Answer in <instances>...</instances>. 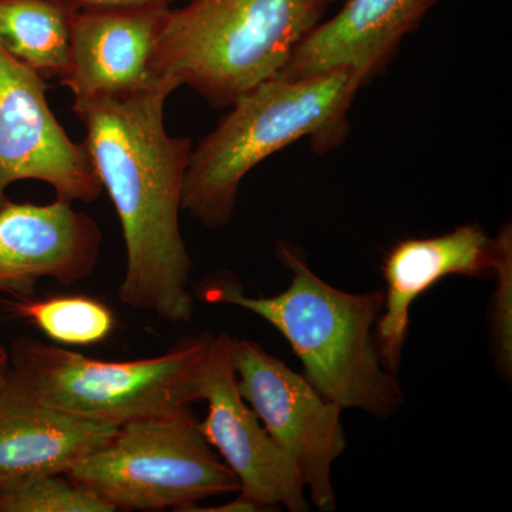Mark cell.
<instances>
[{
    "label": "cell",
    "mask_w": 512,
    "mask_h": 512,
    "mask_svg": "<svg viewBox=\"0 0 512 512\" xmlns=\"http://www.w3.org/2000/svg\"><path fill=\"white\" fill-rule=\"evenodd\" d=\"M175 90L161 80L137 92L73 100L72 110L86 128L84 146L123 229L127 262L120 302L187 323L194 315V262L180 212L192 141L165 128V101Z\"/></svg>",
    "instance_id": "cell-1"
},
{
    "label": "cell",
    "mask_w": 512,
    "mask_h": 512,
    "mask_svg": "<svg viewBox=\"0 0 512 512\" xmlns=\"http://www.w3.org/2000/svg\"><path fill=\"white\" fill-rule=\"evenodd\" d=\"M276 256L292 275L279 295L254 298L232 272L218 271L198 286V296L245 309L274 326L301 360L306 379L329 402L380 419L392 416L404 394L380 360L373 332L384 292L340 291L319 278L302 249L289 242H278Z\"/></svg>",
    "instance_id": "cell-2"
},
{
    "label": "cell",
    "mask_w": 512,
    "mask_h": 512,
    "mask_svg": "<svg viewBox=\"0 0 512 512\" xmlns=\"http://www.w3.org/2000/svg\"><path fill=\"white\" fill-rule=\"evenodd\" d=\"M362 87L352 70L339 69L295 80L275 76L242 94L192 147L183 211L207 228L228 225L239 185L265 158L302 138L315 153L335 150L348 138L349 110Z\"/></svg>",
    "instance_id": "cell-3"
},
{
    "label": "cell",
    "mask_w": 512,
    "mask_h": 512,
    "mask_svg": "<svg viewBox=\"0 0 512 512\" xmlns=\"http://www.w3.org/2000/svg\"><path fill=\"white\" fill-rule=\"evenodd\" d=\"M332 0H188L168 9L151 72L214 109L278 76Z\"/></svg>",
    "instance_id": "cell-4"
},
{
    "label": "cell",
    "mask_w": 512,
    "mask_h": 512,
    "mask_svg": "<svg viewBox=\"0 0 512 512\" xmlns=\"http://www.w3.org/2000/svg\"><path fill=\"white\" fill-rule=\"evenodd\" d=\"M211 339L205 333L164 355L109 362L19 336L8 348V382L47 407L119 427L198 402Z\"/></svg>",
    "instance_id": "cell-5"
},
{
    "label": "cell",
    "mask_w": 512,
    "mask_h": 512,
    "mask_svg": "<svg viewBox=\"0 0 512 512\" xmlns=\"http://www.w3.org/2000/svg\"><path fill=\"white\" fill-rule=\"evenodd\" d=\"M66 476L116 511H187L241 488L202 436L191 406L121 424Z\"/></svg>",
    "instance_id": "cell-6"
},
{
    "label": "cell",
    "mask_w": 512,
    "mask_h": 512,
    "mask_svg": "<svg viewBox=\"0 0 512 512\" xmlns=\"http://www.w3.org/2000/svg\"><path fill=\"white\" fill-rule=\"evenodd\" d=\"M231 357L239 393L298 468L313 505L332 511L335 491L330 473L346 448L342 407L254 340L231 338Z\"/></svg>",
    "instance_id": "cell-7"
},
{
    "label": "cell",
    "mask_w": 512,
    "mask_h": 512,
    "mask_svg": "<svg viewBox=\"0 0 512 512\" xmlns=\"http://www.w3.org/2000/svg\"><path fill=\"white\" fill-rule=\"evenodd\" d=\"M47 80L0 45V207L9 185H52L56 198L94 202L103 192L84 143L67 136L50 109Z\"/></svg>",
    "instance_id": "cell-8"
},
{
    "label": "cell",
    "mask_w": 512,
    "mask_h": 512,
    "mask_svg": "<svg viewBox=\"0 0 512 512\" xmlns=\"http://www.w3.org/2000/svg\"><path fill=\"white\" fill-rule=\"evenodd\" d=\"M200 400L207 417L198 421L202 436L237 476L238 495L259 511L282 505L292 512L309 510L298 468L265 430L238 389L232 365L231 336H212L202 365Z\"/></svg>",
    "instance_id": "cell-9"
},
{
    "label": "cell",
    "mask_w": 512,
    "mask_h": 512,
    "mask_svg": "<svg viewBox=\"0 0 512 512\" xmlns=\"http://www.w3.org/2000/svg\"><path fill=\"white\" fill-rule=\"evenodd\" d=\"M101 244L99 224L73 202L8 200L0 207V292L30 299L42 279L79 284L99 264Z\"/></svg>",
    "instance_id": "cell-10"
},
{
    "label": "cell",
    "mask_w": 512,
    "mask_h": 512,
    "mask_svg": "<svg viewBox=\"0 0 512 512\" xmlns=\"http://www.w3.org/2000/svg\"><path fill=\"white\" fill-rule=\"evenodd\" d=\"M497 244L480 225H460L439 237L397 242L383 261V315L376 323L380 360L396 375L410 326V306L450 275L488 279L494 274Z\"/></svg>",
    "instance_id": "cell-11"
},
{
    "label": "cell",
    "mask_w": 512,
    "mask_h": 512,
    "mask_svg": "<svg viewBox=\"0 0 512 512\" xmlns=\"http://www.w3.org/2000/svg\"><path fill=\"white\" fill-rule=\"evenodd\" d=\"M170 8L77 9L69 67L60 84L74 100H87L161 82L151 72V60Z\"/></svg>",
    "instance_id": "cell-12"
},
{
    "label": "cell",
    "mask_w": 512,
    "mask_h": 512,
    "mask_svg": "<svg viewBox=\"0 0 512 512\" xmlns=\"http://www.w3.org/2000/svg\"><path fill=\"white\" fill-rule=\"evenodd\" d=\"M437 0H346L333 18L320 22L278 74L295 80L349 69L362 86L384 72L410 33Z\"/></svg>",
    "instance_id": "cell-13"
},
{
    "label": "cell",
    "mask_w": 512,
    "mask_h": 512,
    "mask_svg": "<svg viewBox=\"0 0 512 512\" xmlns=\"http://www.w3.org/2000/svg\"><path fill=\"white\" fill-rule=\"evenodd\" d=\"M117 429L47 407L6 379L0 389V484L39 474H66Z\"/></svg>",
    "instance_id": "cell-14"
},
{
    "label": "cell",
    "mask_w": 512,
    "mask_h": 512,
    "mask_svg": "<svg viewBox=\"0 0 512 512\" xmlns=\"http://www.w3.org/2000/svg\"><path fill=\"white\" fill-rule=\"evenodd\" d=\"M76 10L60 0H0V45L43 79L60 80Z\"/></svg>",
    "instance_id": "cell-15"
},
{
    "label": "cell",
    "mask_w": 512,
    "mask_h": 512,
    "mask_svg": "<svg viewBox=\"0 0 512 512\" xmlns=\"http://www.w3.org/2000/svg\"><path fill=\"white\" fill-rule=\"evenodd\" d=\"M15 318L28 320L47 338L63 346H90L103 342L116 328V319L106 303L89 296L3 301Z\"/></svg>",
    "instance_id": "cell-16"
},
{
    "label": "cell",
    "mask_w": 512,
    "mask_h": 512,
    "mask_svg": "<svg viewBox=\"0 0 512 512\" xmlns=\"http://www.w3.org/2000/svg\"><path fill=\"white\" fill-rule=\"evenodd\" d=\"M66 474H39L0 484V512H114Z\"/></svg>",
    "instance_id": "cell-17"
},
{
    "label": "cell",
    "mask_w": 512,
    "mask_h": 512,
    "mask_svg": "<svg viewBox=\"0 0 512 512\" xmlns=\"http://www.w3.org/2000/svg\"><path fill=\"white\" fill-rule=\"evenodd\" d=\"M497 262L494 266L495 292L491 328L495 362L504 377H510L512 369V229L511 222L501 227L495 238Z\"/></svg>",
    "instance_id": "cell-18"
},
{
    "label": "cell",
    "mask_w": 512,
    "mask_h": 512,
    "mask_svg": "<svg viewBox=\"0 0 512 512\" xmlns=\"http://www.w3.org/2000/svg\"><path fill=\"white\" fill-rule=\"evenodd\" d=\"M77 9L170 8L175 0H60Z\"/></svg>",
    "instance_id": "cell-19"
},
{
    "label": "cell",
    "mask_w": 512,
    "mask_h": 512,
    "mask_svg": "<svg viewBox=\"0 0 512 512\" xmlns=\"http://www.w3.org/2000/svg\"><path fill=\"white\" fill-rule=\"evenodd\" d=\"M188 511L194 512H255L259 511L258 508L255 507L254 504L249 503V501L244 500L242 497L235 498L231 503L222 504L218 508H200L197 505L194 507L188 508Z\"/></svg>",
    "instance_id": "cell-20"
},
{
    "label": "cell",
    "mask_w": 512,
    "mask_h": 512,
    "mask_svg": "<svg viewBox=\"0 0 512 512\" xmlns=\"http://www.w3.org/2000/svg\"><path fill=\"white\" fill-rule=\"evenodd\" d=\"M10 369L9 349L0 345V389L8 379Z\"/></svg>",
    "instance_id": "cell-21"
},
{
    "label": "cell",
    "mask_w": 512,
    "mask_h": 512,
    "mask_svg": "<svg viewBox=\"0 0 512 512\" xmlns=\"http://www.w3.org/2000/svg\"><path fill=\"white\" fill-rule=\"evenodd\" d=\"M332 2H333V0H332Z\"/></svg>",
    "instance_id": "cell-22"
}]
</instances>
